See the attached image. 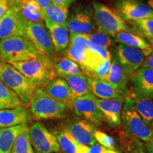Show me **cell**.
<instances>
[{"mask_svg":"<svg viewBox=\"0 0 153 153\" xmlns=\"http://www.w3.org/2000/svg\"><path fill=\"white\" fill-rule=\"evenodd\" d=\"M0 79L18 95L25 106H29L32 97L40 87L8 62L0 60Z\"/></svg>","mask_w":153,"mask_h":153,"instance_id":"obj_1","label":"cell"},{"mask_svg":"<svg viewBox=\"0 0 153 153\" xmlns=\"http://www.w3.org/2000/svg\"><path fill=\"white\" fill-rule=\"evenodd\" d=\"M55 62L56 61L40 55L37 58L30 60L11 62L9 64L28 79L43 88L50 81L56 78L55 75Z\"/></svg>","mask_w":153,"mask_h":153,"instance_id":"obj_2","label":"cell"},{"mask_svg":"<svg viewBox=\"0 0 153 153\" xmlns=\"http://www.w3.org/2000/svg\"><path fill=\"white\" fill-rule=\"evenodd\" d=\"M30 106L32 115L37 120L63 119L70 111L65 105L50 97L43 88L36 91Z\"/></svg>","mask_w":153,"mask_h":153,"instance_id":"obj_3","label":"cell"},{"mask_svg":"<svg viewBox=\"0 0 153 153\" xmlns=\"http://www.w3.org/2000/svg\"><path fill=\"white\" fill-rule=\"evenodd\" d=\"M121 123L123 133L146 143L153 137L149 126L142 119L134 104L131 96L128 95L124 99L121 113Z\"/></svg>","mask_w":153,"mask_h":153,"instance_id":"obj_4","label":"cell"},{"mask_svg":"<svg viewBox=\"0 0 153 153\" xmlns=\"http://www.w3.org/2000/svg\"><path fill=\"white\" fill-rule=\"evenodd\" d=\"M39 56L33 45L24 36H15L0 41V60L6 62H24Z\"/></svg>","mask_w":153,"mask_h":153,"instance_id":"obj_5","label":"cell"},{"mask_svg":"<svg viewBox=\"0 0 153 153\" xmlns=\"http://www.w3.org/2000/svg\"><path fill=\"white\" fill-rule=\"evenodd\" d=\"M92 6L94 22L99 31L113 37L119 32L132 31L129 26L114 9L99 1H93Z\"/></svg>","mask_w":153,"mask_h":153,"instance_id":"obj_6","label":"cell"},{"mask_svg":"<svg viewBox=\"0 0 153 153\" xmlns=\"http://www.w3.org/2000/svg\"><path fill=\"white\" fill-rule=\"evenodd\" d=\"M24 36L33 45L39 55L57 61V53L43 23L28 22L24 19Z\"/></svg>","mask_w":153,"mask_h":153,"instance_id":"obj_7","label":"cell"},{"mask_svg":"<svg viewBox=\"0 0 153 153\" xmlns=\"http://www.w3.org/2000/svg\"><path fill=\"white\" fill-rule=\"evenodd\" d=\"M28 133L35 153H55L60 150L54 134L40 122L32 124L28 129Z\"/></svg>","mask_w":153,"mask_h":153,"instance_id":"obj_8","label":"cell"},{"mask_svg":"<svg viewBox=\"0 0 153 153\" xmlns=\"http://www.w3.org/2000/svg\"><path fill=\"white\" fill-rule=\"evenodd\" d=\"M113 7L125 22L153 19V10L143 0H114Z\"/></svg>","mask_w":153,"mask_h":153,"instance_id":"obj_9","label":"cell"},{"mask_svg":"<svg viewBox=\"0 0 153 153\" xmlns=\"http://www.w3.org/2000/svg\"><path fill=\"white\" fill-rule=\"evenodd\" d=\"M72 109L76 116L95 126L100 125L103 120L102 114L97 104V97L90 92L74 98Z\"/></svg>","mask_w":153,"mask_h":153,"instance_id":"obj_10","label":"cell"},{"mask_svg":"<svg viewBox=\"0 0 153 153\" xmlns=\"http://www.w3.org/2000/svg\"><path fill=\"white\" fill-rule=\"evenodd\" d=\"M65 26L70 33L79 35L89 34L97 29L92 11L87 7L74 10L68 16Z\"/></svg>","mask_w":153,"mask_h":153,"instance_id":"obj_11","label":"cell"},{"mask_svg":"<svg viewBox=\"0 0 153 153\" xmlns=\"http://www.w3.org/2000/svg\"><path fill=\"white\" fill-rule=\"evenodd\" d=\"M62 129L70 133L78 144L91 146L97 142L94 137L97 126L85 120L72 118Z\"/></svg>","mask_w":153,"mask_h":153,"instance_id":"obj_12","label":"cell"},{"mask_svg":"<svg viewBox=\"0 0 153 153\" xmlns=\"http://www.w3.org/2000/svg\"><path fill=\"white\" fill-rule=\"evenodd\" d=\"M24 19L15 5H11L8 11L0 18V39L24 36Z\"/></svg>","mask_w":153,"mask_h":153,"instance_id":"obj_13","label":"cell"},{"mask_svg":"<svg viewBox=\"0 0 153 153\" xmlns=\"http://www.w3.org/2000/svg\"><path fill=\"white\" fill-rule=\"evenodd\" d=\"M115 55L126 71L132 75L142 67L148 55L143 50L119 44L116 48Z\"/></svg>","mask_w":153,"mask_h":153,"instance_id":"obj_14","label":"cell"},{"mask_svg":"<svg viewBox=\"0 0 153 153\" xmlns=\"http://www.w3.org/2000/svg\"><path fill=\"white\" fill-rule=\"evenodd\" d=\"M111 60V54L108 49L94 44H89L85 50L83 62L79 67L82 73L87 76L94 70L103 65L105 61Z\"/></svg>","mask_w":153,"mask_h":153,"instance_id":"obj_15","label":"cell"},{"mask_svg":"<svg viewBox=\"0 0 153 153\" xmlns=\"http://www.w3.org/2000/svg\"><path fill=\"white\" fill-rule=\"evenodd\" d=\"M125 98L101 99L97 98V104L102 114L103 120L110 127L117 128L121 124V113Z\"/></svg>","mask_w":153,"mask_h":153,"instance_id":"obj_16","label":"cell"},{"mask_svg":"<svg viewBox=\"0 0 153 153\" xmlns=\"http://www.w3.org/2000/svg\"><path fill=\"white\" fill-rule=\"evenodd\" d=\"M43 89L50 97L72 110L74 97L65 79L61 77L55 78L44 86Z\"/></svg>","mask_w":153,"mask_h":153,"instance_id":"obj_17","label":"cell"},{"mask_svg":"<svg viewBox=\"0 0 153 153\" xmlns=\"http://www.w3.org/2000/svg\"><path fill=\"white\" fill-rule=\"evenodd\" d=\"M31 118V114L24 105L10 109H0V129L27 124Z\"/></svg>","mask_w":153,"mask_h":153,"instance_id":"obj_18","label":"cell"},{"mask_svg":"<svg viewBox=\"0 0 153 153\" xmlns=\"http://www.w3.org/2000/svg\"><path fill=\"white\" fill-rule=\"evenodd\" d=\"M131 76L120 64L116 55H114L111 60L110 70L105 81L108 82L126 94H128V85Z\"/></svg>","mask_w":153,"mask_h":153,"instance_id":"obj_19","label":"cell"},{"mask_svg":"<svg viewBox=\"0 0 153 153\" xmlns=\"http://www.w3.org/2000/svg\"><path fill=\"white\" fill-rule=\"evenodd\" d=\"M132 91L153 99V69L140 68L134 72Z\"/></svg>","mask_w":153,"mask_h":153,"instance_id":"obj_20","label":"cell"},{"mask_svg":"<svg viewBox=\"0 0 153 153\" xmlns=\"http://www.w3.org/2000/svg\"><path fill=\"white\" fill-rule=\"evenodd\" d=\"M45 27L48 30L53 47L57 54L64 53L70 44V34L65 26L55 24L48 19H44Z\"/></svg>","mask_w":153,"mask_h":153,"instance_id":"obj_21","label":"cell"},{"mask_svg":"<svg viewBox=\"0 0 153 153\" xmlns=\"http://www.w3.org/2000/svg\"><path fill=\"white\" fill-rule=\"evenodd\" d=\"M87 82L89 92L98 99H109L126 98L128 95L122 92L114 86L104 80L94 79L87 77Z\"/></svg>","mask_w":153,"mask_h":153,"instance_id":"obj_22","label":"cell"},{"mask_svg":"<svg viewBox=\"0 0 153 153\" xmlns=\"http://www.w3.org/2000/svg\"><path fill=\"white\" fill-rule=\"evenodd\" d=\"M115 38L116 41L120 44L143 50L148 55L153 51V48L151 46L149 42L147 41L140 34L137 35L136 32L121 31L116 34Z\"/></svg>","mask_w":153,"mask_h":153,"instance_id":"obj_23","label":"cell"},{"mask_svg":"<svg viewBox=\"0 0 153 153\" xmlns=\"http://www.w3.org/2000/svg\"><path fill=\"white\" fill-rule=\"evenodd\" d=\"M27 124L0 129V153H11L16 137L28 128Z\"/></svg>","mask_w":153,"mask_h":153,"instance_id":"obj_24","label":"cell"},{"mask_svg":"<svg viewBox=\"0 0 153 153\" xmlns=\"http://www.w3.org/2000/svg\"><path fill=\"white\" fill-rule=\"evenodd\" d=\"M130 95L133 99L134 104L144 122L149 126L153 120V100L145 96L139 94L133 91L130 92Z\"/></svg>","mask_w":153,"mask_h":153,"instance_id":"obj_25","label":"cell"},{"mask_svg":"<svg viewBox=\"0 0 153 153\" xmlns=\"http://www.w3.org/2000/svg\"><path fill=\"white\" fill-rule=\"evenodd\" d=\"M15 6L26 21L35 23H43L42 9L35 0H29L24 4Z\"/></svg>","mask_w":153,"mask_h":153,"instance_id":"obj_26","label":"cell"},{"mask_svg":"<svg viewBox=\"0 0 153 153\" xmlns=\"http://www.w3.org/2000/svg\"><path fill=\"white\" fill-rule=\"evenodd\" d=\"M18 95L0 79V109H10L22 106Z\"/></svg>","mask_w":153,"mask_h":153,"instance_id":"obj_27","label":"cell"},{"mask_svg":"<svg viewBox=\"0 0 153 153\" xmlns=\"http://www.w3.org/2000/svg\"><path fill=\"white\" fill-rule=\"evenodd\" d=\"M83 74L79 65L67 57H62L55 64V77L64 78L68 76Z\"/></svg>","mask_w":153,"mask_h":153,"instance_id":"obj_28","label":"cell"},{"mask_svg":"<svg viewBox=\"0 0 153 153\" xmlns=\"http://www.w3.org/2000/svg\"><path fill=\"white\" fill-rule=\"evenodd\" d=\"M63 79L68 84L74 99L89 92L87 77L84 74L68 76Z\"/></svg>","mask_w":153,"mask_h":153,"instance_id":"obj_29","label":"cell"},{"mask_svg":"<svg viewBox=\"0 0 153 153\" xmlns=\"http://www.w3.org/2000/svg\"><path fill=\"white\" fill-rule=\"evenodd\" d=\"M43 20L48 19L55 24L65 26L69 16L68 9L62 8L58 6L51 4L49 7L42 10Z\"/></svg>","mask_w":153,"mask_h":153,"instance_id":"obj_30","label":"cell"},{"mask_svg":"<svg viewBox=\"0 0 153 153\" xmlns=\"http://www.w3.org/2000/svg\"><path fill=\"white\" fill-rule=\"evenodd\" d=\"M120 142L123 153H147L144 148V143L122 132L119 135Z\"/></svg>","mask_w":153,"mask_h":153,"instance_id":"obj_31","label":"cell"},{"mask_svg":"<svg viewBox=\"0 0 153 153\" xmlns=\"http://www.w3.org/2000/svg\"><path fill=\"white\" fill-rule=\"evenodd\" d=\"M56 137L60 148L65 153H76L79 144L70 133L63 129L57 130L53 133Z\"/></svg>","mask_w":153,"mask_h":153,"instance_id":"obj_32","label":"cell"},{"mask_svg":"<svg viewBox=\"0 0 153 153\" xmlns=\"http://www.w3.org/2000/svg\"><path fill=\"white\" fill-rule=\"evenodd\" d=\"M28 129L29 127L19 134L11 153H35L30 141Z\"/></svg>","mask_w":153,"mask_h":153,"instance_id":"obj_33","label":"cell"},{"mask_svg":"<svg viewBox=\"0 0 153 153\" xmlns=\"http://www.w3.org/2000/svg\"><path fill=\"white\" fill-rule=\"evenodd\" d=\"M84 36L89 44L99 45L106 49H108L112 45V39L110 36L98 30L89 34H85Z\"/></svg>","mask_w":153,"mask_h":153,"instance_id":"obj_34","label":"cell"},{"mask_svg":"<svg viewBox=\"0 0 153 153\" xmlns=\"http://www.w3.org/2000/svg\"><path fill=\"white\" fill-rule=\"evenodd\" d=\"M143 37L153 39V19H143L129 22Z\"/></svg>","mask_w":153,"mask_h":153,"instance_id":"obj_35","label":"cell"},{"mask_svg":"<svg viewBox=\"0 0 153 153\" xmlns=\"http://www.w3.org/2000/svg\"><path fill=\"white\" fill-rule=\"evenodd\" d=\"M86 49L87 48L79 45L70 43L64 52V54L67 58L70 59L80 66L83 62Z\"/></svg>","mask_w":153,"mask_h":153,"instance_id":"obj_36","label":"cell"},{"mask_svg":"<svg viewBox=\"0 0 153 153\" xmlns=\"http://www.w3.org/2000/svg\"><path fill=\"white\" fill-rule=\"evenodd\" d=\"M94 137L96 141H97L99 144L104 148L110 149V150L115 149V140L114 137L108 135L104 132L97 130L94 133Z\"/></svg>","mask_w":153,"mask_h":153,"instance_id":"obj_37","label":"cell"},{"mask_svg":"<svg viewBox=\"0 0 153 153\" xmlns=\"http://www.w3.org/2000/svg\"><path fill=\"white\" fill-rule=\"evenodd\" d=\"M70 43L79 45V46L83 47L85 48H87L88 45L89 44L84 35H79V34L74 33L70 34Z\"/></svg>","mask_w":153,"mask_h":153,"instance_id":"obj_38","label":"cell"},{"mask_svg":"<svg viewBox=\"0 0 153 153\" xmlns=\"http://www.w3.org/2000/svg\"><path fill=\"white\" fill-rule=\"evenodd\" d=\"M74 1V0H51V2L53 4L68 9Z\"/></svg>","mask_w":153,"mask_h":153,"instance_id":"obj_39","label":"cell"},{"mask_svg":"<svg viewBox=\"0 0 153 153\" xmlns=\"http://www.w3.org/2000/svg\"><path fill=\"white\" fill-rule=\"evenodd\" d=\"M10 7V3L4 0H0V18H1Z\"/></svg>","mask_w":153,"mask_h":153,"instance_id":"obj_40","label":"cell"},{"mask_svg":"<svg viewBox=\"0 0 153 153\" xmlns=\"http://www.w3.org/2000/svg\"><path fill=\"white\" fill-rule=\"evenodd\" d=\"M142 68H148L153 69V51L150 55L145 57Z\"/></svg>","mask_w":153,"mask_h":153,"instance_id":"obj_41","label":"cell"},{"mask_svg":"<svg viewBox=\"0 0 153 153\" xmlns=\"http://www.w3.org/2000/svg\"><path fill=\"white\" fill-rule=\"evenodd\" d=\"M105 149L98 143H95L93 145L90 146L89 153H104Z\"/></svg>","mask_w":153,"mask_h":153,"instance_id":"obj_42","label":"cell"},{"mask_svg":"<svg viewBox=\"0 0 153 153\" xmlns=\"http://www.w3.org/2000/svg\"><path fill=\"white\" fill-rule=\"evenodd\" d=\"M144 148L147 153H153V137L148 142L144 143Z\"/></svg>","mask_w":153,"mask_h":153,"instance_id":"obj_43","label":"cell"},{"mask_svg":"<svg viewBox=\"0 0 153 153\" xmlns=\"http://www.w3.org/2000/svg\"><path fill=\"white\" fill-rule=\"evenodd\" d=\"M35 1L39 4L42 10L47 8L48 7H49L52 4L51 0H35Z\"/></svg>","mask_w":153,"mask_h":153,"instance_id":"obj_44","label":"cell"},{"mask_svg":"<svg viewBox=\"0 0 153 153\" xmlns=\"http://www.w3.org/2000/svg\"><path fill=\"white\" fill-rule=\"evenodd\" d=\"M90 146L79 144L76 149V153H89Z\"/></svg>","mask_w":153,"mask_h":153,"instance_id":"obj_45","label":"cell"},{"mask_svg":"<svg viewBox=\"0 0 153 153\" xmlns=\"http://www.w3.org/2000/svg\"><path fill=\"white\" fill-rule=\"evenodd\" d=\"M29 0H13L12 5H19L27 2Z\"/></svg>","mask_w":153,"mask_h":153,"instance_id":"obj_46","label":"cell"},{"mask_svg":"<svg viewBox=\"0 0 153 153\" xmlns=\"http://www.w3.org/2000/svg\"><path fill=\"white\" fill-rule=\"evenodd\" d=\"M104 153H122V152H120V151L117 150H116V149H114V150H110V149H105Z\"/></svg>","mask_w":153,"mask_h":153,"instance_id":"obj_47","label":"cell"},{"mask_svg":"<svg viewBox=\"0 0 153 153\" xmlns=\"http://www.w3.org/2000/svg\"><path fill=\"white\" fill-rule=\"evenodd\" d=\"M147 4L153 10V0H147Z\"/></svg>","mask_w":153,"mask_h":153,"instance_id":"obj_48","label":"cell"},{"mask_svg":"<svg viewBox=\"0 0 153 153\" xmlns=\"http://www.w3.org/2000/svg\"><path fill=\"white\" fill-rule=\"evenodd\" d=\"M149 128H150L151 131H152V135H153V120L150 123V125H149Z\"/></svg>","mask_w":153,"mask_h":153,"instance_id":"obj_49","label":"cell"},{"mask_svg":"<svg viewBox=\"0 0 153 153\" xmlns=\"http://www.w3.org/2000/svg\"><path fill=\"white\" fill-rule=\"evenodd\" d=\"M149 41V43L150 44V45L153 48V39H150V40H148Z\"/></svg>","mask_w":153,"mask_h":153,"instance_id":"obj_50","label":"cell"},{"mask_svg":"<svg viewBox=\"0 0 153 153\" xmlns=\"http://www.w3.org/2000/svg\"><path fill=\"white\" fill-rule=\"evenodd\" d=\"M4 1H9V2L10 3V6H11V5H12V4H13V0H4Z\"/></svg>","mask_w":153,"mask_h":153,"instance_id":"obj_51","label":"cell"},{"mask_svg":"<svg viewBox=\"0 0 153 153\" xmlns=\"http://www.w3.org/2000/svg\"><path fill=\"white\" fill-rule=\"evenodd\" d=\"M55 153H60V152H55Z\"/></svg>","mask_w":153,"mask_h":153,"instance_id":"obj_52","label":"cell"},{"mask_svg":"<svg viewBox=\"0 0 153 153\" xmlns=\"http://www.w3.org/2000/svg\"><path fill=\"white\" fill-rule=\"evenodd\" d=\"M152 100H153V99H152Z\"/></svg>","mask_w":153,"mask_h":153,"instance_id":"obj_53","label":"cell"}]
</instances>
